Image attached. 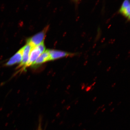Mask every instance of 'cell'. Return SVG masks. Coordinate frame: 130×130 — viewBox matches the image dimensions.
Segmentation results:
<instances>
[{
	"label": "cell",
	"mask_w": 130,
	"mask_h": 130,
	"mask_svg": "<svg viewBox=\"0 0 130 130\" xmlns=\"http://www.w3.org/2000/svg\"><path fill=\"white\" fill-rule=\"evenodd\" d=\"M45 49L44 42L32 48L30 52L29 61L26 67L32 66L37 59L45 51Z\"/></svg>",
	"instance_id": "1"
},
{
	"label": "cell",
	"mask_w": 130,
	"mask_h": 130,
	"mask_svg": "<svg viewBox=\"0 0 130 130\" xmlns=\"http://www.w3.org/2000/svg\"><path fill=\"white\" fill-rule=\"evenodd\" d=\"M49 27V26H48L41 31L29 38L27 40V43L30 44L32 47H34L44 42Z\"/></svg>",
	"instance_id": "2"
},
{
	"label": "cell",
	"mask_w": 130,
	"mask_h": 130,
	"mask_svg": "<svg viewBox=\"0 0 130 130\" xmlns=\"http://www.w3.org/2000/svg\"><path fill=\"white\" fill-rule=\"evenodd\" d=\"M32 48L33 47L27 43L23 47L22 59L17 68V69H20V71L24 70L26 68V66L28 62L30 52Z\"/></svg>",
	"instance_id": "3"
},
{
	"label": "cell",
	"mask_w": 130,
	"mask_h": 130,
	"mask_svg": "<svg viewBox=\"0 0 130 130\" xmlns=\"http://www.w3.org/2000/svg\"><path fill=\"white\" fill-rule=\"evenodd\" d=\"M50 60H53L65 57H73L78 55L77 53H71L63 51L49 50Z\"/></svg>",
	"instance_id": "4"
},
{
	"label": "cell",
	"mask_w": 130,
	"mask_h": 130,
	"mask_svg": "<svg viewBox=\"0 0 130 130\" xmlns=\"http://www.w3.org/2000/svg\"><path fill=\"white\" fill-rule=\"evenodd\" d=\"M23 52V48H22L4 64V66H10L16 63H20L22 59Z\"/></svg>",
	"instance_id": "5"
},
{
	"label": "cell",
	"mask_w": 130,
	"mask_h": 130,
	"mask_svg": "<svg viewBox=\"0 0 130 130\" xmlns=\"http://www.w3.org/2000/svg\"><path fill=\"white\" fill-rule=\"evenodd\" d=\"M130 4L129 0H125L123 2L119 9V13L125 17L128 20H130Z\"/></svg>",
	"instance_id": "6"
},
{
	"label": "cell",
	"mask_w": 130,
	"mask_h": 130,
	"mask_svg": "<svg viewBox=\"0 0 130 130\" xmlns=\"http://www.w3.org/2000/svg\"><path fill=\"white\" fill-rule=\"evenodd\" d=\"M49 61H51L50 56L49 50H47L40 56L32 66H36Z\"/></svg>",
	"instance_id": "7"
},
{
	"label": "cell",
	"mask_w": 130,
	"mask_h": 130,
	"mask_svg": "<svg viewBox=\"0 0 130 130\" xmlns=\"http://www.w3.org/2000/svg\"><path fill=\"white\" fill-rule=\"evenodd\" d=\"M38 130H42L41 125H40Z\"/></svg>",
	"instance_id": "8"
}]
</instances>
